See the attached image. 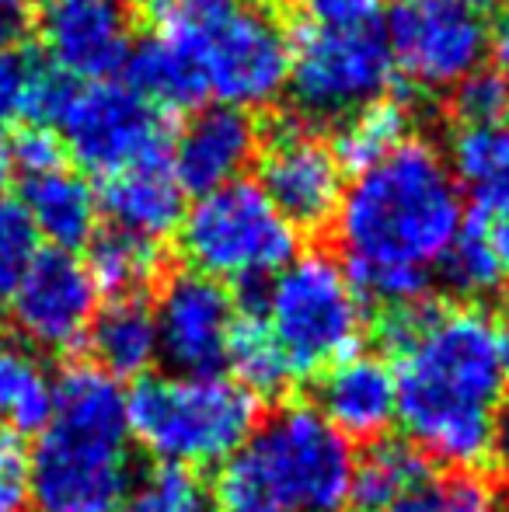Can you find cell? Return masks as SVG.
<instances>
[{"instance_id": "cell-37", "label": "cell", "mask_w": 509, "mask_h": 512, "mask_svg": "<svg viewBox=\"0 0 509 512\" xmlns=\"http://www.w3.org/2000/svg\"><path fill=\"white\" fill-rule=\"evenodd\" d=\"M485 227H489V241H492V251H496L499 265L509 269V209L489 216V220H485Z\"/></svg>"}, {"instance_id": "cell-6", "label": "cell", "mask_w": 509, "mask_h": 512, "mask_svg": "<svg viewBox=\"0 0 509 512\" xmlns=\"http://www.w3.org/2000/svg\"><path fill=\"white\" fill-rule=\"evenodd\" d=\"M129 439L161 464H224L258 425V398L220 373L140 377L126 394Z\"/></svg>"}, {"instance_id": "cell-35", "label": "cell", "mask_w": 509, "mask_h": 512, "mask_svg": "<svg viewBox=\"0 0 509 512\" xmlns=\"http://www.w3.org/2000/svg\"><path fill=\"white\" fill-rule=\"evenodd\" d=\"M28 25V0H0V53L18 46Z\"/></svg>"}, {"instance_id": "cell-19", "label": "cell", "mask_w": 509, "mask_h": 512, "mask_svg": "<svg viewBox=\"0 0 509 512\" xmlns=\"http://www.w3.org/2000/svg\"><path fill=\"white\" fill-rule=\"evenodd\" d=\"M18 203L25 206L39 241H46L56 251L74 255L98 234V216H102L98 192H91V185L67 164L39 171V175H25Z\"/></svg>"}, {"instance_id": "cell-23", "label": "cell", "mask_w": 509, "mask_h": 512, "mask_svg": "<svg viewBox=\"0 0 509 512\" xmlns=\"http://www.w3.org/2000/svg\"><path fill=\"white\" fill-rule=\"evenodd\" d=\"M84 265H88L98 293L136 297L161 272V248H157V241L112 227L88 241V262Z\"/></svg>"}, {"instance_id": "cell-13", "label": "cell", "mask_w": 509, "mask_h": 512, "mask_svg": "<svg viewBox=\"0 0 509 512\" xmlns=\"http://www.w3.org/2000/svg\"><path fill=\"white\" fill-rule=\"evenodd\" d=\"M157 352L175 373H217L227 363V345L238 307L224 283L189 269L161 286L154 307Z\"/></svg>"}, {"instance_id": "cell-2", "label": "cell", "mask_w": 509, "mask_h": 512, "mask_svg": "<svg viewBox=\"0 0 509 512\" xmlns=\"http://www.w3.org/2000/svg\"><path fill=\"white\" fill-rule=\"evenodd\" d=\"M464 220L447 157L412 136L356 171L332 223L360 297L398 310L426 300L429 269L440 265Z\"/></svg>"}, {"instance_id": "cell-10", "label": "cell", "mask_w": 509, "mask_h": 512, "mask_svg": "<svg viewBox=\"0 0 509 512\" xmlns=\"http://www.w3.org/2000/svg\"><path fill=\"white\" fill-rule=\"evenodd\" d=\"M53 129L91 175H119L136 161L164 154V112L140 98L126 81H88L63 91L53 112Z\"/></svg>"}, {"instance_id": "cell-30", "label": "cell", "mask_w": 509, "mask_h": 512, "mask_svg": "<svg viewBox=\"0 0 509 512\" xmlns=\"http://www.w3.org/2000/svg\"><path fill=\"white\" fill-rule=\"evenodd\" d=\"M119 512H213V499L196 471L161 464L129 488Z\"/></svg>"}, {"instance_id": "cell-26", "label": "cell", "mask_w": 509, "mask_h": 512, "mask_svg": "<svg viewBox=\"0 0 509 512\" xmlns=\"http://www.w3.org/2000/svg\"><path fill=\"white\" fill-rule=\"evenodd\" d=\"M405 140H408V108L377 98V102L363 105L360 112L342 119V129L335 136L332 150L342 168L363 171L367 164L381 161V157H387Z\"/></svg>"}, {"instance_id": "cell-40", "label": "cell", "mask_w": 509, "mask_h": 512, "mask_svg": "<svg viewBox=\"0 0 509 512\" xmlns=\"http://www.w3.org/2000/svg\"><path fill=\"white\" fill-rule=\"evenodd\" d=\"M496 324H499V335H503L506 349H509V286L503 290V297H499V314H496Z\"/></svg>"}, {"instance_id": "cell-7", "label": "cell", "mask_w": 509, "mask_h": 512, "mask_svg": "<svg viewBox=\"0 0 509 512\" xmlns=\"http://www.w3.org/2000/svg\"><path fill=\"white\" fill-rule=\"evenodd\" d=\"M255 314L283 349L293 377H311L356 352L367 324V300L339 258L304 251L269 279Z\"/></svg>"}, {"instance_id": "cell-28", "label": "cell", "mask_w": 509, "mask_h": 512, "mask_svg": "<svg viewBox=\"0 0 509 512\" xmlns=\"http://www.w3.org/2000/svg\"><path fill=\"white\" fill-rule=\"evenodd\" d=\"M384 512H496V492L489 481L471 471H426Z\"/></svg>"}, {"instance_id": "cell-33", "label": "cell", "mask_w": 509, "mask_h": 512, "mask_svg": "<svg viewBox=\"0 0 509 512\" xmlns=\"http://www.w3.org/2000/svg\"><path fill=\"white\" fill-rule=\"evenodd\" d=\"M28 502V453L18 432L0 429V512H25Z\"/></svg>"}, {"instance_id": "cell-24", "label": "cell", "mask_w": 509, "mask_h": 512, "mask_svg": "<svg viewBox=\"0 0 509 512\" xmlns=\"http://www.w3.org/2000/svg\"><path fill=\"white\" fill-rule=\"evenodd\" d=\"M53 415V380L21 345L0 338V429L42 432Z\"/></svg>"}, {"instance_id": "cell-8", "label": "cell", "mask_w": 509, "mask_h": 512, "mask_svg": "<svg viewBox=\"0 0 509 512\" xmlns=\"http://www.w3.org/2000/svg\"><path fill=\"white\" fill-rule=\"evenodd\" d=\"M178 241L196 272L241 286L272 279L300 255V230L248 178L196 196L178 223Z\"/></svg>"}, {"instance_id": "cell-32", "label": "cell", "mask_w": 509, "mask_h": 512, "mask_svg": "<svg viewBox=\"0 0 509 512\" xmlns=\"http://www.w3.org/2000/svg\"><path fill=\"white\" fill-rule=\"evenodd\" d=\"M450 108L457 122H496L509 112V84L499 70H475L457 88H450Z\"/></svg>"}, {"instance_id": "cell-36", "label": "cell", "mask_w": 509, "mask_h": 512, "mask_svg": "<svg viewBox=\"0 0 509 512\" xmlns=\"http://www.w3.org/2000/svg\"><path fill=\"white\" fill-rule=\"evenodd\" d=\"M489 457L499 460V467L509 474V394L503 398V405L492 415V443H489Z\"/></svg>"}, {"instance_id": "cell-17", "label": "cell", "mask_w": 509, "mask_h": 512, "mask_svg": "<svg viewBox=\"0 0 509 512\" xmlns=\"http://www.w3.org/2000/svg\"><path fill=\"white\" fill-rule=\"evenodd\" d=\"M318 411L346 439H377L398 418L394 370L381 356L349 352L321 370Z\"/></svg>"}, {"instance_id": "cell-39", "label": "cell", "mask_w": 509, "mask_h": 512, "mask_svg": "<svg viewBox=\"0 0 509 512\" xmlns=\"http://www.w3.org/2000/svg\"><path fill=\"white\" fill-rule=\"evenodd\" d=\"M18 175V171H14V154H11V143L4 140V136H0V192L7 189V185H11V178Z\"/></svg>"}, {"instance_id": "cell-27", "label": "cell", "mask_w": 509, "mask_h": 512, "mask_svg": "<svg viewBox=\"0 0 509 512\" xmlns=\"http://www.w3.org/2000/svg\"><path fill=\"white\" fill-rule=\"evenodd\" d=\"M227 363L234 370V380L245 384L255 398L262 394H279L293 380V370L286 363L283 349L276 338L269 335L265 321L255 314H238L231 331V345H227Z\"/></svg>"}, {"instance_id": "cell-9", "label": "cell", "mask_w": 509, "mask_h": 512, "mask_svg": "<svg viewBox=\"0 0 509 512\" xmlns=\"http://www.w3.org/2000/svg\"><path fill=\"white\" fill-rule=\"evenodd\" d=\"M394 63L384 18L318 21L300 18L290 35V91L307 119H346L384 98Z\"/></svg>"}, {"instance_id": "cell-21", "label": "cell", "mask_w": 509, "mask_h": 512, "mask_svg": "<svg viewBox=\"0 0 509 512\" xmlns=\"http://www.w3.org/2000/svg\"><path fill=\"white\" fill-rule=\"evenodd\" d=\"M84 342L109 377H143L157 363V321L140 297H112L95 310Z\"/></svg>"}, {"instance_id": "cell-18", "label": "cell", "mask_w": 509, "mask_h": 512, "mask_svg": "<svg viewBox=\"0 0 509 512\" xmlns=\"http://www.w3.org/2000/svg\"><path fill=\"white\" fill-rule=\"evenodd\" d=\"M98 209L109 216L116 230L147 237V241L175 234L185 216V189L171 168L168 150L105 178Z\"/></svg>"}, {"instance_id": "cell-25", "label": "cell", "mask_w": 509, "mask_h": 512, "mask_svg": "<svg viewBox=\"0 0 509 512\" xmlns=\"http://www.w3.org/2000/svg\"><path fill=\"white\" fill-rule=\"evenodd\" d=\"M429 471V460L412 443H377L356 460L349 506L356 512H384L412 481Z\"/></svg>"}, {"instance_id": "cell-14", "label": "cell", "mask_w": 509, "mask_h": 512, "mask_svg": "<svg viewBox=\"0 0 509 512\" xmlns=\"http://www.w3.org/2000/svg\"><path fill=\"white\" fill-rule=\"evenodd\" d=\"M342 164L332 143L307 126H283L258 150V185L297 230H318L335 220Z\"/></svg>"}, {"instance_id": "cell-22", "label": "cell", "mask_w": 509, "mask_h": 512, "mask_svg": "<svg viewBox=\"0 0 509 512\" xmlns=\"http://www.w3.org/2000/svg\"><path fill=\"white\" fill-rule=\"evenodd\" d=\"M63 91L67 77L56 74L46 60L18 46L0 53V129L32 126V122L46 126Z\"/></svg>"}, {"instance_id": "cell-38", "label": "cell", "mask_w": 509, "mask_h": 512, "mask_svg": "<svg viewBox=\"0 0 509 512\" xmlns=\"http://www.w3.org/2000/svg\"><path fill=\"white\" fill-rule=\"evenodd\" d=\"M489 53L496 56L499 74H503L506 84H509V7L499 14L496 25H492V49H489Z\"/></svg>"}, {"instance_id": "cell-4", "label": "cell", "mask_w": 509, "mask_h": 512, "mask_svg": "<svg viewBox=\"0 0 509 512\" xmlns=\"http://www.w3.org/2000/svg\"><path fill=\"white\" fill-rule=\"evenodd\" d=\"M356 453L318 408L286 405L220 464L213 512H339Z\"/></svg>"}, {"instance_id": "cell-3", "label": "cell", "mask_w": 509, "mask_h": 512, "mask_svg": "<svg viewBox=\"0 0 509 512\" xmlns=\"http://www.w3.org/2000/svg\"><path fill=\"white\" fill-rule=\"evenodd\" d=\"M28 488L42 512H119L133 488L126 391L95 363L53 380V415L28 453Z\"/></svg>"}, {"instance_id": "cell-1", "label": "cell", "mask_w": 509, "mask_h": 512, "mask_svg": "<svg viewBox=\"0 0 509 512\" xmlns=\"http://www.w3.org/2000/svg\"><path fill=\"white\" fill-rule=\"evenodd\" d=\"M398 418L422 457L461 471L489 457L492 415L509 394V349L496 317L426 300L387 310Z\"/></svg>"}, {"instance_id": "cell-34", "label": "cell", "mask_w": 509, "mask_h": 512, "mask_svg": "<svg viewBox=\"0 0 509 512\" xmlns=\"http://www.w3.org/2000/svg\"><path fill=\"white\" fill-rule=\"evenodd\" d=\"M11 143L14 154V171L21 175H39V171L60 168L63 164V143L56 136V129L42 126V122H32V126H18Z\"/></svg>"}, {"instance_id": "cell-41", "label": "cell", "mask_w": 509, "mask_h": 512, "mask_svg": "<svg viewBox=\"0 0 509 512\" xmlns=\"http://www.w3.org/2000/svg\"><path fill=\"white\" fill-rule=\"evenodd\" d=\"M464 4H471V7H478V11L492 14V7H496V4H499V0H464Z\"/></svg>"}, {"instance_id": "cell-31", "label": "cell", "mask_w": 509, "mask_h": 512, "mask_svg": "<svg viewBox=\"0 0 509 512\" xmlns=\"http://www.w3.org/2000/svg\"><path fill=\"white\" fill-rule=\"evenodd\" d=\"M39 234L28 220L25 206L11 196H0V297L18 286L28 265L39 258Z\"/></svg>"}, {"instance_id": "cell-12", "label": "cell", "mask_w": 509, "mask_h": 512, "mask_svg": "<svg viewBox=\"0 0 509 512\" xmlns=\"http://www.w3.org/2000/svg\"><path fill=\"white\" fill-rule=\"evenodd\" d=\"M11 324L42 352H70L88 338L98 310V286L88 265L70 251H39L28 272L7 293Z\"/></svg>"}, {"instance_id": "cell-15", "label": "cell", "mask_w": 509, "mask_h": 512, "mask_svg": "<svg viewBox=\"0 0 509 512\" xmlns=\"http://www.w3.org/2000/svg\"><path fill=\"white\" fill-rule=\"evenodd\" d=\"M39 35L49 67L77 84L109 81L133 49L123 0H42Z\"/></svg>"}, {"instance_id": "cell-16", "label": "cell", "mask_w": 509, "mask_h": 512, "mask_svg": "<svg viewBox=\"0 0 509 512\" xmlns=\"http://www.w3.org/2000/svg\"><path fill=\"white\" fill-rule=\"evenodd\" d=\"M168 157L182 189L196 196L238 182L258 157V126L252 112L231 105L199 108L182 126Z\"/></svg>"}, {"instance_id": "cell-29", "label": "cell", "mask_w": 509, "mask_h": 512, "mask_svg": "<svg viewBox=\"0 0 509 512\" xmlns=\"http://www.w3.org/2000/svg\"><path fill=\"white\" fill-rule=\"evenodd\" d=\"M436 269H440L443 283L461 297H482V293L496 290L503 265L492 251L485 220H464Z\"/></svg>"}, {"instance_id": "cell-20", "label": "cell", "mask_w": 509, "mask_h": 512, "mask_svg": "<svg viewBox=\"0 0 509 512\" xmlns=\"http://www.w3.org/2000/svg\"><path fill=\"white\" fill-rule=\"evenodd\" d=\"M447 164L461 196L496 216L509 209V122H468L457 126L447 147Z\"/></svg>"}, {"instance_id": "cell-5", "label": "cell", "mask_w": 509, "mask_h": 512, "mask_svg": "<svg viewBox=\"0 0 509 512\" xmlns=\"http://www.w3.org/2000/svg\"><path fill=\"white\" fill-rule=\"evenodd\" d=\"M154 35L189 67L203 102L269 108L286 95L290 35L255 0H150Z\"/></svg>"}, {"instance_id": "cell-11", "label": "cell", "mask_w": 509, "mask_h": 512, "mask_svg": "<svg viewBox=\"0 0 509 512\" xmlns=\"http://www.w3.org/2000/svg\"><path fill=\"white\" fill-rule=\"evenodd\" d=\"M384 35L394 70L422 91H450L485 67L489 14L464 0H391Z\"/></svg>"}]
</instances>
